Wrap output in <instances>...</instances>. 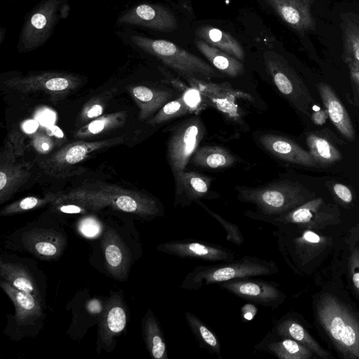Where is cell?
I'll list each match as a JSON object with an SVG mask.
<instances>
[{
	"instance_id": "cell-1",
	"label": "cell",
	"mask_w": 359,
	"mask_h": 359,
	"mask_svg": "<svg viewBox=\"0 0 359 359\" xmlns=\"http://www.w3.org/2000/svg\"><path fill=\"white\" fill-rule=\"evenodd\" d=\"M57 201L74 202L94 210L111 206L142 218H154L163 215L162 208L152 197L114 186L76 189Z\"/></svg>"
},
{
	"instance_id": "cell-2",
	"label": "cell",
	"mask_w": 359,
	"mask_h": 359,
	"mask_svg": "<svg viewBox=\"0 0 359 359\" xmlns=\"http://www.w3.org/2000/svg\"><path fill=\"white\" fill-rule=\"evenodd\" d=\"M278 271L275 262L245 255L230 262L212 265H200L189 272L180 288L198 291L203 286L236 278L271 276Z\"/></svg>"
},
{
	"instance_id": "cell-3",
	"label": "cell",
	"mask_w": 359,
	"mask_h": 359,
	"mask_svg": "<svg viewBox=\"0 0 359 359\" xmlns=\"http://www.w3.org/2000/svg\"><path fill=\"white\" fill-rule=\"evenodd\" d=\"M124 34L130 45L156 57L184 77L206 81L223 76L206 62L172 42L149 38L129 30Z\"/></svg>"
},
{
	"instance_id": "cell-4",
	"label": "cell",
	"mask_w": 359,
	"mask_h": 359,
	"mask_svg": "<svg viewBox=\"0 0 359 359\" xmlns=\"http://www.w3.org/2000/svg\"><path fill=\"white\" fill-rule=\"evenodd\" d=\"M238 198L257 207L266 216L285 214L305 202L313 194L301 184L285 180L259 187H236Z\"/></svg>"
},
{
	"instance_id": "cell-5",
	"label": "cell",
	"mask_w": 359,
	"mask_h": 359,
	"mask_svg": "<svg viewBox=\"0 0 359 359\" xmlns=\"http://www.w3.org/2000/svg\"><path fill=\"white\" fill-rule=\"evenodd\" d=\"M321 325L346 358L359 359V320L337 299L325 295L317 306Z\"/></svg>"
},
{
	"instance_id": "cell-6",
	"label": "cell",
	"mask_w": 359,
	"mask_h": 359,
	"mask_svg": "<svg viewBox=\"0 0 359 359\" xmlns=\"http://www.w3.org/2000/svg\"><path fill=\"white\" fill-rule=\"evenodd\" d=\"M69 0H41L25 15L17 50L20 53L34 50L49 39L61 20L68 18Z\"/></svg>"
},
{
	"instance_id": "cell-7",
	"label": "cell",
	"mask_w": 359,
	"mask_h": 359,
	"mask_svg": "<svg viewBox=\"0 0 359 359\" xmlns=\"http://www.w3.org/2000/svg\"><path fill=\"white\" fill-rule=\"evenodd\" d=\"M264 61L278 90L300 113L311 116L315 100L304 82L287 61L273 51H266Z\"/></svg>"
},
{
	"instance_id": "cell-8",
	"label": "cell",
	"mask_w": 359,
	"mask_h": 359,
	"mask_svg": "<svg viewBox=\"0 0 359 359\" xmlns=\"http://www.w3.org/2000/svg\"><path fill=\"white\" fill-rule=\"evenodd\" d=\"M204 135L205 127L198 116L180 123L172 132L168 144V156L175 180L184 170Z\"/></svg>"
},
{
	"instance_id": "cell-9",
	"label": "cell",
	"mask_w": 359,
	"mask_h": 359,
	"mask_svg": "<svg viewBox=\"0 0 359 359\" xmlns=\"http://www.w3.org/2000/svg\"><path fill=\"white\" fill-rule=\"evenodd\" d=\"M218 286L241 299L272 309H277L285 299L276 283L252 277L224 281L218 283Z\"/></svg>"
},
{
	"instance_id": "cell-10",
	"label": "cell",
	"mask_w": 359,
	"mask_h": 359,
	"mask_svg": "<svg viewBox=\"0 0 359 359\" xmlns=\"http://www.w3.org/2000/svg\"><path fill=\"white\" fill-rule=\"evenodd\" d=\"M118 25L137 26L158 32H171L177 21L168 8L157 4H140L123 11L117 18Z\"/></svg>"
},
{
	"instance_id": "cell-11",
	"label": "cell",
	"mask_w": 359,
	"mask_h": 359,
	"mask_svg": "<svg viewBox=\"0 0 359 359\" xmlns=\"http://www.w3.org/2000/svg\"><path fill=\"white\" fill-rule=\"evenodd\" d=\"M4 83L10 88L21 91L67 93L79 86L81 79L78 75L68 72H43L8 79Z\"/></svg>"
},
{
	"instance_id": "cell-12",
	"label": "cell",
	"mask_w": 359,
	"mask_h": 359,
	"mask_svg": "<svg viewBox=\"0 0 359 359\" xmlns=\"http://www.w3.org/2000/svg\"><path fill=\"white\" fill-rule=\"evenodd\" d=\"M156 249L180 258L196 259L208 262H230L236 253L230 249L206 241L194 239L174 240L160 243Z\"/></svg>"
},
{
	"instance_id": "cell-13",
	"label": "cell",
	"mask_w": 359,
	"mask_h": 359,
	"mask_svg": "<svg viewBox=\"0 0 359 359\" xmlns=\"http://www.w3.org/2000/svg\"><path fill=\"white\" fill-rule=\"evenodd\" d=\"M122 141L123 138L121 137L97 142L71 143L42 162L41 167L49 175L67 176L71 171L70 168L72 166L84 160L93 151Z\"/></svg>"
},
{
	"instance_id": "cell-14",
	"label": "cell",
	"mask_w": 359,
	"mask_h": 359,
	"mask_svg": "<svg viewBox=\"0 0 359 359\" xmlns=\"http://www.w3.org/2000/svg\"><path fill=\"white\" fill-rule=\"evenodd\" d=\"M185 79L191 88L202 94L208 104L233 120H238L240 118L236 100L238 98L252 100L250 95L236 90L226 83L217 84L195 77Z\"/></svg>"
},
{
	"instance_id": "cell-15",
	"label": "cell",
	"mask_w": 359,
	"mask_h": 359,
	"mask_svg": "<svg viewBox=\"0 0 359 359\" xmlns=\"http://www.w3.org/2000/svg\"><path fill=\"white\" fill-rule=\"evenodd\" d=\"M291 28L300 34L312 31L316 21L311 0H264Z\"/></svg>"
},
{
	"instance_id": "cell-16",
	"label": "cell",
	"mask_w": 359,
	"mask_h": 359,
	"mask_svg": "<svg viewBox=\"0 0 359 359\" xmlns=\"http://www.w3.org/2000/svg\"><path fill=\"white\" fill-rule=\"evenodd\" d=\"M259 141L268 151L283 161L307 168L319 167L309 151L288 137L264 134Z\"/></svg>"
},
{
	"instance_id": "cell-17",
	"label": "cell",
	"mask_w": 359,
	"mask_h": 359,
	"mask_svg": "<svg viewBox=\"0 0 359 359\" xmlns=\"http://www.w3.org/2000/svg\"><path fill=\"white\" fill-rule=\"evenodd\" d=\"M25 248L43 259L57 258L65 245V238L51 229H33L26 231L22 238Z\"/></svg>"
},
{
	"instance_id": "cell-18",
	"label": "cell",
	"mask_w": 359,
	"mask_h": 359,
	"mask_svg": "<svg viewBox=\"0 0 359 359\" xmlns=\"http://www.w3.org/2000/svg\"><path fill=\"white\" fill-rule=\"evenodd\" d=\"M102 247L108 271L116 278L123 279L128 274L131 257L120 236L112 229H107L102 238Z\"/></svg>"
},
{
	"instance_id": "cell-19",
	"label": "cell",
	"mask_w": 359,
	"mask_h": 359,
	"mask_svg": "<svg viewBox=\"0 0 359 359\" xmlns=\"http://www.w3.org/2000/svg\"><path fill=\"white\" fill-rule=\"evenodd\" d=\"M325 109L334 127L347 140L353 141L355 130L348 111L332 88L325 82L316 85Z\"/></svg>"
},
{
	"instance_id": "cell-20",
	"label": "cell",
	"mask_w": 359,
	"mask_h": 359,
	"mask_svg": "<svg viewBox=\"0 0 359 359\" xmlns=\"http://www.w3.org/2000/svg\"><path fill=\"white\" fill-rule=\"evenodd\" d=\"M175 206H188L208 193L211 179L205 175L184 170L175 180Z\"/></svg>"
},
{
	"instance_id": "cell-21",
	"label": "cell",
	"mask_w": 359,
	"mask_h": 359,
	"mask_svg": "<svg viewBox=\"0 0 359 359\" xmlns=\"http://www.w3.org/2000/svg\"><path fill=\"white\" fill-rule=\"evenodd\" d=\"M255 349L272 354L280 359H309L312 352L290 338L282 337L272 331L269 332L257 345Z\"/></svg>"
},
{
	"instance_id": "cell-22",
	"label": "cell",
	"mask_w": 359,
	"mask_h": 359,
	"mask_svg": "<svg viewBox=\"0 0 359 359\" xmlns=\"http://www.w3.org/2000/svg\"><path fill=\"white\" fill-rule=\"evenodd\" d=\"M127 316L125 307L119 297L113 296L102 313L100 337L105 346L110 345L115 337L126 327Z\"/></svg>"
},
{
	"instance_id": "cell-23",
	"label": "cell",
	"mask_w": 359,
	"mask_h": 359,
	"mask_svg": "<svg viewBox=\"0 0 359 359\" xmlns=\"http://www.w3.org/2000/svg\"><path fill=\"white\" fill-rule=\"evenodd\" d=\"M0 285L14 304L15 319L19 324H27L39 318L41 314L39 297L18 290L6 280H1Z\"/></svg>"
},
{
	"instance_id": "cell-24",
	"label": "cell",
	"mask_w": 359,
	"mask_h": 359,
	"mask_svg": "<svg viewBox=\"0 0 359 359\" xmlns=\"http://www.w3.org/2000/svg\"><path fill=\"white\" fill-rule=\"evenodd\" d=\"M272 332L282 337L290 338L301 344L319 357L327 358L330 353L324 350L307 330L295 319L283 317L274 325Z\"/></svg>"
},
{
	"instance_id": "cell-25",
	"label": "cell",
	"mask_w": 359,
	"mask_h": 359,
	"mask_svg": "<svg viewBox=\"0 0 359 359\" xmlns=\"http://www.w3.org/2000/svg\"><path fill=\"white\" fill-rule=\"evenodd\" d=\"M196 35L209 45L214 46L239 60L245 59V51L240 43L229 33L210 25H201Z\"/></svg>"
},
{
	"instance_id": "cell-26",
	"label": "cell",
	"mask_w": 359,
	"mask_h": 359,
	"mask_svg": "<svg viewBox=\"0 0 359 359\" xmlns=\"http://www.w3.org/2000/svg\"><path fill=\"white\" fill-rule=\"evenodd\" d=\"M131 92L140 107L139 117L142 120L161 109L172 96L170 91L144 86L133 87Z\"/></svg>"
},
{
	"instance_id": "cell-27",
	"label": "cell",
	"mask_w": 359,
	"mask_h": 359,
	"mask_svg": "<svg viewBox=\"0 0 359 359\" xmlns=\"http://www.w3.org/2000/svg\"><path fill=\"white\" fill-rule=\"evenodd\" d=\"M195 45L209 62L222 73L231 77H236L243 72V66L236 57L199 39L195 40Z\"/></svg>"
},
{
	"instance_id": "cell-28",
	"label": "cell",
	"mask_w": 359,
	"mask_h": 359,
	"mask_svg": "<svg viewBox=\"0 0 359 359\" xmlns=\"http://www.w3.org/2000/svg\"><path fill=\"white\" fill-rule=\"evenodd\" d=\"M236 161V157L226 149L217 146H205L196 149L191 157L196 166L220 169L231 166Z\"/></svg>"
},
{
	"instance_id": "cell-29",
	"label": "cell",
	"mask_w": 359,
	"mask_h": 359,
	"mask_svg": "<svg viewBox=\"0 0 359 359\" xmlns=\"http://www.w3.org/2000/svg\"><path fill=\"white\" fill-rule=\"evenodd\" d=\"M340 26L344 61L346 63L352 61L359 62V16L355 14L343 15Z\"/></svg>"
},
{
	"instance_id": "cell-30",
	"label": "cell",
	"mask_w": 359,
	"mask_h": 359,
	"mask_svg": "<svg viewBox=\"0 0 359 359\" xmlns=\"http://www.w3.org/2000/svg\"><path fill=\"white\" fill-rule=\"evenodd\" d=\"M144 341L149 353L154 359H168L167 346L160 324L151 310L144 318Z\"/></svg>"
},
{
	"instance_id": "cell-31",
	"label": "cell",
	"mask_w": 359,
	"mask_h": 359,
	"mask_svg": "<svg viewBox=\"0 0 359 359\" xmlns=\"http://www.w3.org/2000/svg\"><path fill=\"white\" fill-rule=\"evenodd\" d=\"M186 322L201 348L222 359L221 344L217 335L194 313L185 312Z\"/></svg>"
},
{
	"instance_id": "cell-32",
	"label": "cell",
	"mask_w": 359,
	"mask_h": 359,
	"mask_svg": "<svg viewBox=\"0 0 359 359\" xmlns=\"http://www.w3.org/2000/svg\"><path fill=\"white\" fill-rule=\"evenodd\" d=\"M309 151L318 166L331 165L341 158L338 149L326 137L316 133L306 137Z\"/></svg>"
},
{
	"instance_id": "cell-33",
	"label": "cell",
	"mask_w": 359,
	"mask_h": 359,
	"mask_svg": "<svg viewBox=\"0 0 359 359\" xmlns=\"http://www.w3.org/2000/svg\"><path fill=\"white\" fill-rule=\"evenodd\" d=\"M29 169L22 165L1 163L0 169V201H7L29 178Z\"/></svg>"
},
{
	"instance_id": "cell-34",
	"label": "cell",
	"mask_w": 359,
	"mask_h": 359,
	"mask_svg": "<svg viewBox=\"0 0 359 359\" xmlns=\"http://www.w3.org/2000/svg\"><path fill=\"white\" fill-rule=\"evenodd\" d=\"M0 275L4 280L15 288L39 297L36 285L23 266L1 261L0 262Z\"/></svg>"
},
{
	"instance_id": "cell-35",
	"label": "cell",
	"mask_w": 359,
	"mask_h": 359,
	"mask_svg": "<svg viewBox=\"0 0 359 359\" xmlns=\"http://www.w3.org/2000/svg\"><path fill=\"white\" fill-rule=\"evenodd\" d=\"M123 122V114L116 113L91 121L77 132L80 137H88L107 131Z\"/></svg>"
},
{
	"instance_id": "cell-36",
	"label": "cell",
	"mask_w": 359,
	"mask_h": 359,
	"mask_svg": "<svg viewBox=\"0 0 359 359\" xmlns=\"http://www.w3.org/2000/svg\"><path fill=\"white\" fill-rule=\"evenodd\" d=\"M191 112L182 96L165 104L158 112L149 120L150 124H158Z\"/></svg>"
},
{
	"instance_id": "cell-37",
	"label": "cell",
	"mask_w": 359,
	"mask_h": 359,
	"mask_svg": "<svg viewBox=\"0 0 359 359\" xmlns=\"http://www.w3.org/2000/svg\"><path fill=\"white\" fill-rule=\"evenodd\" d=\"M55 199L54 195H48L43 198L34 196L24 198L18 201L13 203L5 207L1 212V215H13L20 213L32 209L41 207Z\"/></svg>"
},
{
	"instance_id": "cell-38",
	"label": "cell",
	"mask_w": 359,
	"mask_h": 359,
	"mask_svg": "<svg viewBox=\"0 0 359 359\" xmlns=\"http://www.w3.org/2000/svg\"><path fill=\"white\" fill-rule=\"evenodd\" d=\"M196 203L204 209L212 217L217 220L221 226H222L226 233V238L227 241L236 245H241L244 243L243 236L239 227L236 224L227 221L219 214L208 208L201 201L197 200L196 201Z\"/></svg>"
},
{
	"instance_id": "cell-39",
	"label": "cell",
	"mask_w": 359,
	"mask_h": 359,
	"mask_svg": "<svg viewBox=\"0 0 359 359\" xmlns=\"http://www.w3.org/2000/svg\"><path fill=\"white\" fill-rule=\"evenodd\" d=\"M184 89L186 90L182 96L189 106L191 112L199 110L202 108L203 105L208 104L205 97L198 90L187 86Z\"/></svg>"
},
{
	"instance_id": "cell-40",
	"label": "cell",
	"mask_w": 359,
	"mask_h": 359,
	"mask_svg": "<svg viewBox=\"0 0 359 359\" xmlns=\"http://www.w3.org/2000/svg\"><path fill=\"white\" fill-rule=\"evenodd\" d=\"M79 232L86 237L94 238L99 236L102 231L100 222L93 217H86L79 223Z\"/></svg>"
},
{
	"instance_id": "cell-41",
	"label": "cell",
	"mask_w": 359,
	"mask_h": 359,
	"mask_svg": "<svg viewBox=\"0 0 359 359\" xmlns=\"http://www.w3.org/2000/svg\"><path fill=\"white\" fill-rule=\"evenodd\" d=\"M351 85L353 102L355 105L359 107V62L352 61L346 63Z\"/></svg>"
},
{
	"instance_id": "cell-42",
	"label": "cell",
	"mask_w": 359,
	"mask_h": 359,
	"mask_svg": "<svg viewBox=\"0 0 359 359\" xmlns=\"http://www.w3.org/2000/svg\"><path fill=\"white\" fill-rule=\"evenodd\" d=\"M35 117L39 123L46 127L53 125L56 118L55 112L49 109L39 110Z\"/></svg>"
},
{
	"instance_id": "cell-43",
	"label": "cell",
	"mask_w": 359,
	"mask_h": 359,
	"mask_svg": "<svg viewBox=\"0 0 359 359\" xmlns=\"http://www.w3.org/2000/svg\"><path fill=\"white\" fill-rule=\"evenodd\" d=\"M49 137L48 135H38L34 138L33 145L38 152L46 154L52 149L53 142Z\"/></svg>"
},
{
	"instance_id": "cell-44",
	"label": "cell",
	"mask_w": 359,
	"mask_h": 359,
	"mask_svg": "<svg viewBox=\"0 0 359 359\" xmlns=\"http://www.w3.org/2000/svg\"><path fill=\"white\" fill-rule=\"evenodd\" d=\"M334 194L342 201L349 203L353 201V194L350 189L346 185L335 183L332 187Z\"/></svg>"
},
{
	"instance_id": "cell-45",
	"label": "cell",
	"mask_w": 359,
	"mask_h": 359,
	"mask_svg": "<svg viewBox=\"0 0 359 359\" xmlns=\"http://www.w3.org/2000/svg\"><path fill=\"white\" fill-rule=\"evenodd\" d=\"M351 271L353 285L359 292V252L354 251L351 259Z\"/></svg>"
},
{
	"instance_id": "cell-46",
	"label": "cell",
	"mask_w": 359,
	"mask_h": 359,
	"mask_svg": "<svg viewBox=\"0 0 359 359\" xmlns=\"http://www.w3.org/2000/svg\"><path fill=\"white\" fill-rule=\"evenodd\" d=\"M241 311L243 320L245 321H250L256 316L257 308L253 304L249 303L243 306Z\"/></svg>"
},
{
	"instance_id": "cell-47",
	"label": "cell",
	"mask_w": 359,
	"mask_h": 359,
	"mask_svg": "<svg viewBox=\"0 0 359 359\" xmlns=\"http://www.w3.org/2000/svg\"><path fill=\"white\" fill-rule=\"evenodd\" d=\"M102 105L100 103H94L88 107L87 110H84L83 116L87 118H93L102 115Z\"/></svg>"
},
{
	"instance_id": "cell-48",
	"label": "cell",
	"mask_w": 359,
	"mask_h": 359,
	"mask_svg": "<svg viewBox=\"0 0 359 359\" xmlns=\"http://www.w3.org/2000/svg\"><path fill=\"white\" fill-rule=\"evenodd\" d=\"M311 118L313 123L316 125H323L326 121L328 116V112L326 109H321L314 111L311 114Z\"/></svg>"
},
{
	"instance_id": "cell-49",
	"label": "cell",
	"mask_w": 359,
	"mask_h": 359,
	"mask_svg": "<svg viewBox=\"0 0 359 359\" xmlns=\"http://www.w3.org/2000/svg\"><path fill=\"white\" fill-rule=\"evenodd\" d=\"M58 209L62 212L68 214H76L85 212V210L81 206L76 205V204H67L58 207Z\"/></svg>"
},
{
	"instance_id": "cell-50",
	"label": "cell",
	"mask_w": 359,
	"mask_h": 359,
	"mask_svg": "<svg viewBox=\"0 0 359 359\" xmlns=\"http://www.w3.org/2000/svg\"><path fill=\"white\" fill-rule=\"evenodd\" d=\"M87 310L91 314H100L104 309L102 303L99 300L93 299L88 303Z\"/></svg>"
},
{
	"instance_id": "cell-51",
	"label": "cell",
	"mask_w": 359,
	"mask_h": 359,
	"mask_svg": "<svg viewBox=\"0 0 359 359\" xmlns=\"http://www.w3.org/2000/svg\"><path fill=\"white\" fill-rule=\"evenodd\" d=\"M38 127L39 122L36 120H28L22 124V129L26 133H34Z\"/></svg>"
},
{
	"instance_id": "cell-52",
	"label": "cell",
	"mask_w": 359,
	"mask_h": 359,
	"mask_svg": "<svg viewBox=\"0 0 359 359\" xmlns=\"http://www.w3.org/2000/svg\"><path fill=\"white\" fill-rule=\"evenodd\" d=\"M46 133L47 135H48L50 137L54 136L57 138H63L64 137L63 132L57 126L52 125V126L46 127Z\"/></svg>"
},
{
	"instance_id": "cell-53",
	"label": "cell",
	"mask_w": 359,
	"mask_h": 359,
	"mask_svg": "<svg viewBox=\"0 0 359 359\" xmlns=\"http://www.w3.org/2000/svg\"><path fill=\"white\" fill-rule=\"evenodd\" d=\"M6 35V29L4 27H0V45H1L4 40L5 39Z\"/></svg>"
}]
</instances>
